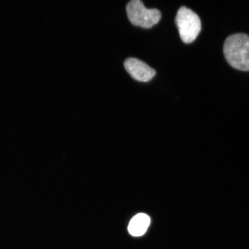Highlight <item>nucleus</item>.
<instances>
[{
    "label": "nucleus",
    "instance_id": "nucleus-1",
    "mask_svg": "<svg viewBox=\"0 0 249 249\" xmlns=\"http://www.w3.org/2000/svg\"><path fill=\"white\" fill-rule=\"evenodd\" d=\"M224 54L228 63L235 69L249 71V36L244 33L230 36L225 40Z\"/></svg>",
    "mask_w": 249,
    "mask_h": 249
},
{
    "label": "nucleus",
    "instance_id": "nucleus-2",
    "mask_svg": "<svg viewBox=\"0 0 249 249\" xmlns=\"http://www.w3.org/2000/svg\"><path fill=\"white\" fill-rule=\"evenodd\" d=\"M176 23L180 38L185 43L194 42L201 30L200 18L191 9L185 7L180 8L177 12Z\"/></svg>",
    "mask_w": 249,
    "mask_h": 249
},
{
    "label": "nucleus",
    "instance_id": "nucleus-3",
    "mask_svg": "<svg viewBox=\"0 0 249 249\" xmlns=\"http://www.w3.org/2000/svg\"><path fill=\"white\" fill-rule=\"evenodd\" d=\"M126 12L129 20L133 25L144 29L158 24L161 15L157 9H147L140 0H132L126 5Z\"/></svg>",
    "mask_w": 249,
    "mask_h": 249
},
{
    "label": "nucleus",
    "instance_id": "nucleus-4",
    "mask_svg": "<svg viewBox=\"0 0 249 249\" xmlns=\"http://www.w3.org/2000/svg\"><path fill=\"white\" fill-rule=\"evenodd\" d=\"M124 67L134 79L141 82H148L155 76L156 71L145 62L135 58H127Z\"/></svg>",
    "mask_w": 249,
    "mask_h": 249
},
{
    "label": "nucleus",
    "instance_id": "nucleus-5",
    "mask_svg": "<svg viewBox=\"0 0 249 249\" xmlns=\"http://www.w3.org/2000/svg\"><path fill=\"white\" fill-rule=\"evenodd\" d=\"M150 224V218L145 213H140L134 216L128 226L129 232L132 236L144 235Z\"/></svg>",
    "mask_w": 249,
    "mask_h": 249
}]
</instances>
